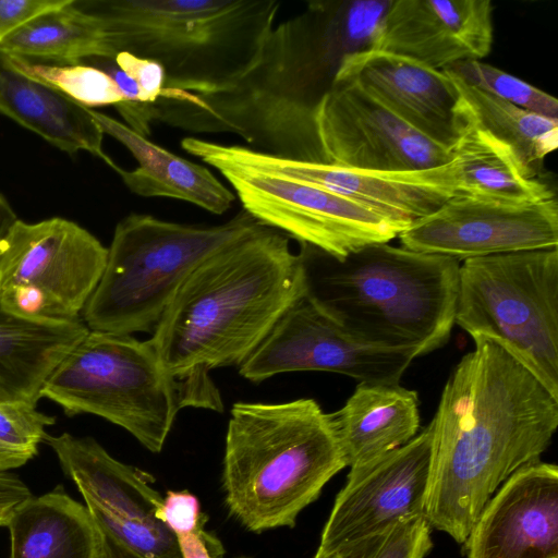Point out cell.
<instances>
[{
  "label": "cell",
  "mask_w": 558,
  "mask_h": 558,
  "mask_svg": "<svg viewBox=\"0 0 558 558\" xmlns=\"http://www.w3.org/2000/svg\"><path fill=\"white\" fill-rule=\"evenodd\" d=\"M156 518L175 535L197 532L202 529L198 499L187 490L168 492Z\"/></svg>",
  "instance_id": "obj_34"
},
{
  "label": "cell",
  "mask_w": 558,
  "mask_h": 558,
  "mask_svg": "<svg viewBox=\"0 0 558 558\" xmlns=\"http://www.w3.org/2000/svg\"><path fill=\"white\" fill-rule=\"evenodd\" d=\"M305 295L354 337L421 356L446 345L454 325L460 262L375 243L338 258L299 252Z\"/></svg>",
  "instance_id": "obj_4"
},
{
  "label": "cell",
  "mask_w": 558,
  "mask_h": 558,
  "mask_svg": "<svg viewBox=\"0 0 558 558\" xmlns=\"http://www.w3.org/2000/svg\"><path fill=\"white\" fill-rule=\"evenodd\" d=\"M92 116L104 134L121 143L137 161L133 170L116 169L132 193L180 199L216 215L231 207L235 195L208 168L174 155L112 117L93 109Z\"/></svg>",
  "instance_id": "obj_21"
},
{
  "label": "cell",
  "mask_w": 558,
  "mask_h": 558,
  "mask_svg": "<svg viewBox=\"0 0 558 558\" xmlns=\"http://www.w3.org/2000/svg\"><path fill=\"white\" fill-rule=\"evenodd\" d=\"M474 343L429 423L424 517L459 544L498 488L539 461L558 427V399L499 344Z\"/></svg>",
  "instance_id": "obj_2"
},
{
  "label": "cell",
  "mask_w": 558,
  "mask_h": 558,
  "mask_svg": "<svg viewBox=\"0 0 558 558\" xmlns=\"http://www.w3.org/2000/svg\"><path fill=\"white\" fill-rule=\"evenodd\" d=\"M19 72L45 83L86 107L116 106L124 98L105 71L87 64H49L5 54Z\"/></svg>",
  "instance_id": "obj_30"
},
{
  "label": "cell",
  "mask_w": 558,
  "mask_h": 558,
  "mask_svg": "<svg viewBox=\"0 0 558 558\" xmlns=\"http://www.w3.org/2000/svg\"><path fill=\"white\" fill-rule=\"evenodd\" d=\"M113 60L136 83L141 93L140 104H153L162 95L165 72L159 63L129 52H119Z\"/></svg>",
  "instance_id": "obj_35"
},
{
  "label": "cell",
  "mask_w": 558,
  "mask_h": 558,
  "mask_svg": "<svg viewBox=\"0 0 558 558\" xmlns=\"http://www.w3.org/2000/svg\"><path fill=\"white\" fill-rule=\"evenodd\" d=\"M40 398L56 402L70 416H100L153 453L162 450L181 409L223 411L211 379L174 376L148 340L96 330H88L60 362Z\"/></svg>",
  "instance_id": "obj_7"
},
{
  "label": "cell",
  "mask_w": 558,
  "mask_h": 558,
  "mask_svg": "<svg viewBox=\"0 0 558 558\" xmlns=\"http://www.w3.org/2000/svg\"><path fill=\"white\" fill-rule=\"evenodd\" d=\"M88 330L82 319L0 323V402L37 405L49 376Z\"/></svg>",
  "instance_id": "obj_25"
},
{
  "label": "cell",
  "mask_w": 558,
  "mask_h": 558,
  "mask_svg": "<svg viewBox=\"0 0 558 558\" xmlns=\"http://www.w3.org/2000/svg\"><path fill=\"white\" fill-rule=\"evenodd\" d=\"M45 441L84 500L120 515L156 518L163 498L150 485L153 476L118 461L92 437L63 433Z\"/></svg>",
  "instance_id": "obj_24"
},
{
  "label": "cell",
  "mask_w": 558,
  "mask_h": 558,
  "mask_svg": "<svg viewBox=\"0 0 558 558\" xmlns=\"http://www.w3.org/2000/svg\"><path fill=\"white\" fill-rule=\"evenodd\" d=\"M85 505L114 558H182L177 535L161 520L120 515L89 500Z\"/></svg>",
  "instance_id": "obj_29"
},
{
  "label": "cell",
  "mask_w": 558,
  "mask_h": 558,
  "mask_svg": "<svg viewBox=\"0 0 558 558\" xmlns=\"http://www.w3.org/2000/svg\"><path fill=\"white\" fill-rule=\"evenodd\" d=\"M430 444L428 424L404 446L350 468L318 548L335 550L379 534L403 519L424 515Z\"/></svg>",
  "instance_id": "obj_16"
},
{
  "label": "cell",
  "mask_w": 558,
  "mask_h": 558,
  "mask_svg": "<svg viewBox=\"0 0 558 558\" xmlns=\"http://www.w3.org/2000/svg\"><path fill=\"white\" fill-rule=\"evenodd\" d=\"M180 145L204 162L221 160L325 189L368 208L401 232L458 194L453 160L430 169L383 172L291 160L194 136L183 137Z\"/></svg>",
  "instance_id": "obj_12"
},
{
  "label": "cell",
  "mask_w": 558,
  "mask_h": 558,
  "mask_svg": "<svg viewBox=\"0 0 558 558\" xmlns=\"http://www.w3.org/2000/svg\"><path fill=\"white\" fill-rule=\"evenodd\" d=\"M108 247L74 221L16 218L0 235V306L20 319H81L104 272Z\"/></svg>",
  "instance_id": "obj_10"
},
{
  "label": "cell",
  "mask_w": 558,
  "mask_h": 558,
  "mask_svg": "<svg viewBox=\"0 0 558 558\" xmlns=\"http://www.w3.org/2000/svg\"><path fill=\"white\" fill-rule=\"evenodd\" d=\"M345 465L364 464L418 434L420 401L400 384L359 383L343 407L330 413Z\"/></svg>",
  "instance_id": "obj_22"
},
{
  "label": "cell",
  "mask_w": 558,
  "mask_h": 558,
  "mask_svg": "<svg viewBox=\"0 0 558 558\" xmlns=\"http://www.w3.org/2000/svg\"><path fill=\"white\" fill-rule=\"evenodd\" d=\"M459 117L460 134L450 150L457 169L458 193L512 204L556 197L548 184L523 168L508 145L460 112Z\"/></svg>",
  "instance_id": "obj_26"
},
{
  "label": "cell",
  "mask_w": 558,
  "mask_h": 558,
  "mask_svg": "<svg viewBox=\"0 0 558 558\" xmlns=\"http://www.w3.org/2000/svg\"><path fill=\"white\" fill-rule=\"evenodd\" d=\"M0 113L70 155L89 153L116 171L92 109L14 69L0 51Z\"/></svg>",
  "instance_id": "obj_20"
},
{
  "label": "cell",
  "mask_w": 558,
  "mask_h": 558,
  "mask_svg": "<svg viewBox=\"0 0 558 558\" xmlns=\"http://www.w3.org/2000/svg\"><path fill=\"white\" fill-rule=\"evenodd\" d=\"M207 534L201 529L197 532L177 535L182 558H214L215 550L209 545L214 541H206Z\"/></svg>",
  "instance_id": "obj_38"
},
{
  "label": "cell",
  "mask_w": 558,
  "mask_h": 558,
  "mask_svg": "<svg viewBox=\"0 0 558 558\" xmlns=\"http://www.w3.org/2000/svg\"><path fill=\"white\" fill-rule=\"evenodd\" d=\"M265 227L244 209L215 226L128 215L116 226L83 322L89 330L151 333L180 287L203 262Z\"/></svg>",
  "instance_id": "obj_8"
},
{
  "label": "cell",
  "mask_w": 558,
  "mask_h": 558,
  "mask_svg": "<svg viewBox=\"0 0 558 558\" xmlns=\"http://www.w3.org/2000/svg\"><path fill=\"white\" fill-rule=\"evenodd\" d=\"M445 71L456 87L459 112L508 145L523 168L537 178L544 158L557 148L558 119L511 105Z\"/></svg>",
  "instance_id": "obj_28"
},
{
  "label": "cell",
  "mask_w": 558,
  "mask_h": 558,
  "mask_svg": "<svg viewBox=\"0 0 558 558\" xmlns=\"http://www.w3.org/2000/svg\"><path fill=\"white\" fill-rule=\"evenodd\" d=\"M444 70L504 101L537 114L558 119V100L554 96L481 60L459 62Z\"/></svg>",
  "instance_id": "obj_31"
},
{
  "label": "cell",
  "mask_w": 558,
  "mask_h": 558,
  "mask_svg": "<svg viewBox=\"0 0 558 558\" xmlns=\"http://www.w3.org/2000/svg\"><path fill=\"white\" fill-rule=\"evenodd\" d=\"M71 0H0V44L38 16Z\"/></svg>",
  "instance_id": "obj_36"
},
{
  "label": "cell",
  "mask_w": 558,
  "mask_h": 558,
  "mask_svg": "<svg viewBox=\"0 0 558 558\" xmlns=\"http://www.w3.org/2000/svg\"><path fill=\"white\" fill-rule=\"evenodd\" d=\"M50 416L28 403L0 402V472L20 468L38 452L53 425Z\"/></svg>",
  "instance_id": "obj_32"
},
{
  "label": "cell",
  "mask_w": 558,
  "mask_h": 558,
  "mask_svg": "<svg viewBox=\"0 0 558 558\" xmlns=\"http://www.w3.org/2000/svg\"><path fill=\"white\" fill-rule=\"evenodd\" d=\"M415 348H389L359 339L305 294L294 301L239 367L252 383L289 372H331L371 384H400L420 357Z\"/></svg>",
  "instance_id": "obj_13"
},
{
  "label": "cell",
  "mask_w": 558,
  "mask_h": 558,
  "mask_svg": "<svg viewBox=\"0 0 558 558\" xmlns=\"http://www.w3.org/2000/svg\"><path fill=\"white\" fill-rule=\"evenodd\" d=\"M206 163L230 183L242 209L300 244L331 256L342 258L401 233L381 216L325 189L221 160Z\"/></svg>",
  "instance_id": "obj_11"
},
{
  "label": "cell",
  "mask_w": 558,
  "mask_h": 558,
  "mask_svg": "<svg viewBox=\"0 0 558 558\" xmlns=\"http://www.w3.org/2000/svg\"><path fill=\"white\" fill-rule=\"evenodd\" d=\"M454 324L499 344L558 399V247L460 263Z\"/></svg>",
  "instance_id": "obj_9"
},
{
  "label": "cell",
  "mask_w": 558,
  "mask_h": 558,
  "mask_svg": "<svg viewBox=\"0 0 558 558\" xmlns=\"http://www.w3.org/2000/svg\"><path fill=\"white\" fill-rule=\"evenodd\" d=\"M116 51L153 60L165 89L217 94L257 64L275 26L277 0H74Z\"/></svg>",
  "instance_id": "obj_5"
},
{
  "label": "cell",
  "mask_w": 558,
  "mask_h": 558,
  "mask_svg": "<svg viewBox=\"0 0 558 558\" xmlns=\"http://www.w3.org/2000/svg\"><path fill=\"white\" fill-rule=\"evenodd\" d=\"M403 247L452 257H475L558 247L557 198L512 204L456 194L398 235Z\"/></svg>",
  "instance_id": "obj_14"
},
{
  "label": "cell",
  "mask_w": 558,
  "mask_h": 558,
  "mask_svg": "<svg viewBox=\"0 0 558 558\" xmlns=\"http://www.w3.org/2000/svg\"><path fill=\"white\" fill-rule=\"evenodd\" d=\"M17 218L13 208L5 196L0 193V235L3 231ZM11 315L7 314L0 306V323L10 318Z\"/></svg>",
  "instance_id": "obj_39"
},
{
  "label": "cell",
  "mask_w": 558,
  "mask_h": 558,
  "mask_svg": "<svg viewBox=\"0 0 558 558\" xmlns=\"http://www.w3.org/2000/svg\"><path fill=\"white\" fill-rule=\"evenodd\" d=\"M29 497V488L16 475L0 472V526H5L12 511Z\"/></svg>",
  "instance_id": "obj_37"
},
{
  "label": "cell",
  "mask_w": 558,
  "mask_h": 558,
  "mask_svg": "<svg viewBox=\"0 0 558 558\" xmlns=\"http://www.w3.org/2000/svg\"><path fill=\"white\" fill-rule=\"evenodd\" d=\"M304 294L300 254L287 234L266 226L203 262L148 341L170 374L209 379L213 368L240 367Z\"/></svg>",
  "instance_id": "obj_3"
},
{
  "label": "cell",
  "mask_w": 558,
  "mask_h": 558,
  "mask_svg": "<svg viewBox=\"0 0 558 558\" xmlns=\"http://www.w3.org/2000/svg\"><path fill=\"white\" fill-rule=\"evenodd\" d=\"M391 0L310 1L269 33L257 64L232 89L194 94L165 89L153 104L117 110L146 137L160 122L191 133H230L255 150L329 163L317 110L342 59L372 49Z\"/></svg>",
  "instance_id": "obj_1"
},
{
  "label": "cell",
  "mask_w": 558,
  "mask_h": 558,
  "mask_svg": "<svg viewBox=\"0 0 558 558\" xmlns=\"http://www.w3.org/2000/svg\"><path fill=\"white\" fill-rule=\"evenodd\" d=\"M341 82L355 84L432 142L449 150L456 144L461 125L458 94L445 70L367 49L342 59L333 80Z\"/></svg>",
  "instance_id": "obj_17"
},
{
  "label": "cell",
  "mask_w": 558,
  "mask_h": 558,
  "mask_svg": "<svg viewBox=\"0 0 558 558\" xmlns=\"http://www.w3.org/2000/svg\"><path fill=\"white\" fill-rule=\"evenodd\" d=\"M490 0H392L372 49L400 54L436 70L489 54Z\"/></svg>",
  "instance_id": "obj_19"
},
{
  "label": "cell",
  "mask_w": 558,
  "mask_h": 558,
  "mask_svg": "<svg viewBox=\"0 0 558 558\" xmlns=\"http://www.w3.org/2000/svg\"><path fill=\"white\" fill-rule=\"evenodd\" d=\"M329 163L383 172L446 165L451 151L423 136L352 83H333L317 110Z\"/></svg>",
  "instance_id": "obj_15"
},
{
  "label": "cell",
  "mask_w": 558,
  "mask_h": 558,
  "mask_svg": "<svg viewBox=\"0 0 558 558\" xmlns=\"http://www.w3.org/2000/svg\"><path fill=\"white\" fill-rule=\"evenodd\" d=\"M430 529L424 515H415L348 545L352 546L353 558H424L433 545Z\"/></svg>",
  "instance_id": "obj_33"
},
{
  "label": "cell",
  "mask_w": 558,
  "mask_h": 558,
  "mask_svg": "<svg viewBox=\"0 0 558 558\" xmlns=\"http://www.w3.org/2000/svg\"><path fill=\"white\" fill-rule=\"evenodd\" d=\"M0 51L34 62L77 64L90 58L116 57L100 23L71 0L45 13L0 44Z\"/></svg>",
  "instance_id": "obj_27"
},
{
  "label": "cell",
  "mask_w": 558,
  "mask_h": 558,
  "mask_svg": "<svg viewBox=\"0 0 558 558\" xmlns=\"http://www.w3.org/2000/svg\"><path fill=\"white\" fill-rule=\"evenodd\" d=\"M314 558H353L352 546L344 545L335 550H324L318 548Z\"/></svg>",
  "instance_id": "obj_40"
},
{
  "label": "cell",
  "mask_w": 558,
  "mask_h": 558,
  "mask_svg": "<svg viewBox=\"0 0 558 558\" xmlns=\"http://www.w3.org/2000/svg\"><path fill=\"white\" fill-rule=\"evenodd\" d=\"M9 558H114L87 509L61 485L29 497L10 514Z\"/></svg>",
  "instance_id": "obj_23"
},
{
  "label": "cell",
  "mask_w": 558,
  "mask_h": 558,
  "mask_svg": "<svg viewBox=\"0 0 558 558\" xmlns=\"http://www.w3.org/2000/svg\"><path fill=\"white\" fill-rule=\"evenodd\" d=\"M344 468L330 413L314 399L233 404L222 485L229 512L247 530L294 526Z\"/></svg>",
  "instance_id": "obj_6"
},
{
  "label": "cell",
  "mask_w": 558,
  "mask_h": 558,
  "mask_svg": "<svg viewBox=\"0 0 558 558\" xmlns=\"http://www.w3.org/2000/svg\"><path fill=\"white\" fill-rule=\"evenodd\" d=\"M466 558H558V468L535 462L487 501L465 542Z\"/></svg>",
  "instance_id": "obj_18"
}]
</instances>
